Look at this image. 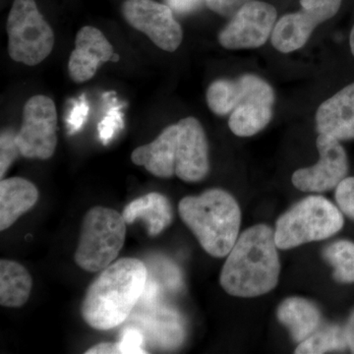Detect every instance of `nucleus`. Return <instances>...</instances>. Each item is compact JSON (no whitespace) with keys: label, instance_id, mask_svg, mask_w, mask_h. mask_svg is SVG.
Segmentation results:
<instances>
[{"label":"nucleus","instance_id":"7","mask_svg":"<svg viewBox=\"0 0 354 354\" xmlns=\"http://www.w3.org/2000/svg\"><path fill=\"white\" fill-rule=\"evenodd\" d=\"M57 113L55 102L46 95H34L26 102L23 122L16 135L19 152L27 158L48 160L57 146Z\"/></svg>","mask_w":354,"mask_h":354},{"label":"nucleus","instance_id":"28","mask_svg":"<svg viewBox=\"0 0 354 354\" xmlns=\"http://www.w3.org/2000/svg\"><path fill=\"white\" fill-rule=\"evenodd\" d=\"M88 109L90 108L86 101L85 95H81L78 101L73 102L71 111L66 118L69 134H74L83 127L84 123L87 120Z\"/></svg>","mask_w":354,"mask_h":354},{"label":"nucleus","instance_id":"23","mask_svg":"<svg viewBox=\"0 0 354 354\" xmlns=\"http://www.w3.org/2000/svg\"><path fill=\"white\" fill-rule=\"evenodd\" d=\"M334 268V279L341 283H354V242L341 239L332 242L323 252Z\"/></svg>","mask_w":354,"mask_h":354},{"label":"nucleus","instance_id":"25","mask_svg":"<svg viewBox=\"0 0 354 354\" xmlns=\"http://www.w3.org/2000/svg\"><path fill=\"white\" fill-rule=\"evenodd\" d=\"M1 155H0V176L3 179L4 174L8 171L14 158L20 153L16 143V135L11 132H3L1 134Z\"/></svg>","mask_w":354,"mask_h":354},{"label":"nucleus","instance_id":"14","mask_svg":"<svg viewBox=\"0 0 354 354\" xmlns=\"http://www.w3.org/2000/svg\"><path fill=\"white\" fill-rule=\"evenodd\" d=\"M120 59L104 35L97 28L85 26L76 36L75 50L72 51L68 62L70 77L76 83L90 80L100 65Z\"/></svg>","mask_w":354,"mask_h":354},{"label":"nucleus","instance_id":"15","mask_svg":"<svg viewBox=\"0 0 354 354\" xmlns=\"http://www.w3.org/2000/svg\"><path fill=\"white\" fill-rule=\"evenodd\" d=\"M319 134L346 141L354 139V83L320 104L316 113Z\"/></svg>","mask_w":354,"mask_h":354},{"label":"nucleus","instance_id":"20","mask_svg":"<svg viewBox=\"0 0 354 354\" xmlns=\"http://www.w3.org/2000/svg\"><path fill=\"white\" fill-rule=\"evenodd\" d=\"M32 279L24 266L15 261H0V304L8 308H19L28 301Z\"/></svg>","mask_w":354,"mask_h":354},{"label":"nucleus","instance_id":"6","mask_svg":"<svg viewBox=\"0 0 354 354\" xmlns=\"http://www.w3.org/2000/svg\"><path fill=\"white\" fill-rule=\"evenodd\" d=\"M6 30L9 55L14 62L34 66L50 55L55 34L35 0H14Z\"/></svg>","mask_w":354,"mask_h":354},{"label":"nucleus","instance_id":"5","mask_svg":"<svg viewBox=\"0 0 354 354\" xmlns=\"http://www.w3.org/2000/svg\"><path fill=\"white\" fill-rule=\"evenodd\" d=\"M127 221L120 212L97 206L84 216L74 260L86 272H102L120 255L127 237Z\"/></svg>","mask_w":354,"mask_h":354},{"label":"nucleus","instance_id":"26","mask_svg":"<svg viewBox=\"0 0 354 354\" xmlns=\"http://www.w3.org/2000/svg\"><path fill=\"white\" fill-rule=\"evenodd\" d=\"M122 118L118 111V106H113L109 109L108 114L104 116V120L99 124L100 138L104 145L109 143L113 138L116 131L122 127Z\"/></svg>","mask_w":354,"mask_h":354},{"label":"nucleus","instance_id":"19","mask_svg":"<svg viewBox=\"0 0 354 354\" xmlns=\"http://www.w3.org/2000/svg\"><path fill=\"white\" fill-rule=\"evenodd\" d=\"M277 314L279 322L290 330L293 341L299 344L320 327V310L305 298H286L279 305Z\"/></svg>","mask_w":354,"mask_h":354},{"label":"nucleus","instance_id":"30","mask_svg":"<svg viewBox=\"0 0 354 354\" xmlns=\"http://www.w3.org/2000/svg\"><path fill=\"white\" fill-rule=\"evenodd\" d=\"M167 4L176 12L186 13L194 10L203 0H167Z\"/></svg>","mask_w":354,"mask_h":354},{"label":"nucleus","instance_id":"32","mask_svg":"<svg viewBox=\"0 0 354 354\" xmlns=\"http://www.w3.org/2000/svg\"><path fill=\"white\" fill-rule=\"evenodd\" d=\"M344 337H346V344L351 349V353H354V311L349 316L348 323L344 328Z\"/></svg>","mask_w":354,"mask_h":354},{"label":"nucleus","instance_id":"31","mask_svg":"<svg viewBox=\"0 0 354 354\" xmlns=\"http://www.w3.org/2000/svg\"><path fill=\"white\" fill-rule=\"evenodd\" d=\"M86 354H121L118 342H101L88 348Z\"/></svg>","mask_w":354,"mask_h":354},{"label":"nucleus","instance_id":"11","mask_svg":"<svg viewBox=\"0 0 354 354\" xmlns=\"http://www.w3.org/2000/svg\"><path fill=\"white\" fill-rule=\"evenodd\" d=\"M122 14L130 26L147 35L158 48L172 53L180 46L183 31L169 6L155 0H125Z\"/></svg>","mask_w":354,"mask_h":354},{"label":"nucleus","instance_id":"4","mask_svg":"<svg viewBox=\"0 0 354 354\" xmlns=\"http://www.w3.org/2000/svg\"><path fill=\"white\" fill-rule=\"evenodd\" d=\"M344 216L339 207L327 198L311 195L279 216L274 241L281 250L330 239L344 227Z\"/></svg>","mask_w":354,"mask_h":354},{"label":"nucleus","instance_id":"10","mask_svg":"<svg viewBox=\"0 0 354 354\" xmlns=\"http://www.w3.org/2000/svg\"><path fill=\"white\" fill-rule=\"evenodd\" d=\"M318 162L297 169L291 177L293 185L304 192L322 193L335 189L348 172V158L341 141L329 135L319 134L316 141Z\"/></svg>","mask_w":354,"mask_h":354},{"label":"nucleus","instance_id":"17","mask_svg":"<svg viewBox=\"0 0 354 354\" xmlns=\"http://www.w3.org/2000/svg\"><path fill=\"white\" fill-rule=\"evenodd\" d=\"M39 191L22 177L1 179L0 183V230H7L37 204Z\"/></svg>","mask_w":354,"mask_h":354},{"label":"nucleus","instance_id":"18","mask_svg":"<svg viewBox=\"0 0 354 354\" xmlns=\"http://www.w3.org/2000/svg\"><path fill=\"white\" fill-rule=\"evenodd\" d=\"M123 218L127 225L135 221H146L149 235L156 236L169 227L172 221V209L167 198L157 192H151L130 202L124 208Z\"/></svg>","mask_w":354,"mask_h":354},{"label":"nucleus","instance_id":"2","mask_svg":"<svg viewBox=\"0 0 354 354\" xmlns=\"http://www.w3.org/2000/svg\"><path fill=\"white\" fill-rule=\"evenodd\" d=\"M148 270L136 258H121L102 270L88 286L82 305L83 320L95 330L118 327L143 297Z\"/></svg>","mask_w":354,"mask_h":354},{"label":"nucleus","instance_id":"13","mask_svg":"<svg viewBox=\"0 0 354 354\" xmlns=\"http://www.w3.org/2000/svg\"><path fill=\"white\" fill-rule=\"evenodd\" d=\"M247 102L274 104V90L259 76L244 74L234 80H216L207 91L209 108L218 115L230 114L237 106Z\"/></svg>","mask_w":354,"mask_h":354},{"label":"nucleus","instance_id":"22","mask_svg":"<svg viewBox=\"0 0 354 354\" xmlns=\"http://www.w3.org/2000/svg\"><path fill=\"white\" fill-rule=\"evenodd\" d=\"M348 348L344 330L339 326H327L318 329L298 344L295 353L322 354Z\"/></svg>","mask_w":354,"mask_h":354},{"label":"nucleus","instance_id":"12","mask_svg":"<svg viewBox=\"0 0 354 354\" xmlns=\"http://www.w3.org/2000/svg\"><path fill=\"white\" fill-rule=\"evenodd\" d=\"M176 176L185 183H198L209 174V145L201 123L195 118L177 123Z\"/></svg>","mask_w":354,"mask_h":354},{"label":"nucleus","instance_id":"9","mask_svg":"<svg viewBox=\"0 0 354 354\" xmlns=\"http://www.w3.org/2000/svg\"><path fill=\"white\" fill-rule=\"evenodd\" d=\"M276 8L263 1L248 2L232 17L218 34V43L227 50L260 48L276 25Z\"/></svg>","mask_w":354,"mask_h":354},{"label":"nucleus","instance_id":"8","mask_svg":"<svg viewBox=\"0 0 354 354\" xmlns=\"http://www.w3.org/2000/svg\"><path fill=\"white\" fill-rule=\"evenodd\" d=\"M342 0H300L301 10L286 14L274 25L272 44L277 50L290 53L300 50L317 26L334 17Z\"/></svg>","mask_w":354,"mask_h":354},{"label":"nucleus","instance_id":"29","mask_svg":"<svg viewBox=\"0 0 354 354\" xmlns=\"http://www.w3.org/2000/svg\"><path fill=\"white\" fill-rule=\"evenodd\" d=\"M212 11L223 16L232 17L242 6L252 0H203Z\"/></svg>","mask_w":354,"mask_h":354},{"label":"nucleus","instance_id":"16","mask_svg":"<svg viewBox=\"0 0 354 354\" xmlns=\"http://www.w3.org/2000/svg\"><path fill=\"white\" fill-rule=\"evenodd\" d=\"M177 137L176 123L165 128L152 143L135 149L131 155L132 162L145 167L153 176L171 178L176 176Z\"/></svg>","mask_w":354,"mask_h":354},{"label":"nucleus","instance_id":"21","mask_svg":"<svg viewBox=\"0 0 354 354\" xmlns=\"http://www.w3.org/2000/svg\"><path fill=\"white\" fill-rule=\"evenodd\" d=\"M272 106L263 102L239 104L230 113L228 127L236 136H254L269 124L272 118Z\"/></svg>","mask_w":354,"mask_h":354},{"label":"nucleus","instance_id":"3","mask_svg":"<svg viewBox=\"0 0 354 354\" xmlns=\"http://www.w3.org/2000/svg\"><path fill=\"white\" fill-rule=\"evenodd\" d=\"M179 216L209 255H228L239 236L241 211L232 195L223 189L205 191L199 196L184 197Z\"/></svg>","mask_w":354,"mask_h":354},{"label":"nucleus","instance_id":"1","mask_svg":"<svg viewBox=\"0 0 354 354\" xmlns=\"http://www.w3.org/2000/svg\"><path fill=\"white\" fill-rule=\"evenodd\" d=\"M279 272L274 230L256 225L239 235L221 269L220 283L232 297H260L276 288Z\"/></svg>","mask_w":354,"mask_h":354},{"label":"nucleus","instance_id":"33","mask_svg":"<svg viewBox=\"0 0 354 354\" xmlns=\"http://www.w3.org/2000/svg\"><path fill=\"white\" fill-rule=\"evenodd\" d=\"M349 44H351V53H353L354 57V26L351 32V37H349Z\"/></svg>","mask_w":354,"mask_h":354},{"label":"nucleus","instance_id":"27","mask_svg":"<svg viewBox=\"0 0 354 354\" xmlns=\"http://www.w3.org/2000/svg\"><path fill=\"white\" fill-rule=\"evenodd\" d=\"M143 335L140 330L134 328H127L121 334L120 342V353L122 354H140L147 353L144 351Z\"/></svg>","mask_w":354,"mask_h":354},{"label":"nucleus","instance_id":"24","mask_svg":"<svg viewBox=\"0 0 354 354\" xmlns=\"http://www.w3.org/2000/svg\"><path fill=\"white\" fill-rule=\"evenodd\" d=\"M335 198L342 214L354 221V177H346L337 185Z\"/></svg>","mask_w":354,"mask_h":354}]
</instances>
